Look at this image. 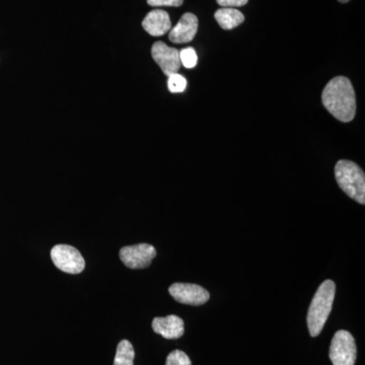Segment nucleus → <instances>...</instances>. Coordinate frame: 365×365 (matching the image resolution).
I'll return each instance as SVG.
<instances>
[{
	"label": "nucleus",
	"mask_w": 365,
	"mask_h": 365,
	"mask_svg": "<svg viewBox=\"0 0 365 365\" xmlns=\"http://www.w3.org/2000/svg\"><path fill=\"white\" fill-rule=\"evenodd\" d=\"M336 181L340 188L350 198L356 202L365 204V176L364 172L356 163L350 160H339L335 167Z\"/></svg>",
	"instance_id": "3"
},
{
	"label": "nucleus",
	"mask_w": 365,
	"mask_h": 365,
	"mask_svg": "<svg viewBox=\"0 0 365 365\" xmlns=\"http://www.w3.org/2000/svg\"><path fill=\"white\" fill-rule=\"evenodd\" d=\"M217 4L222 7H240L246 6L249 0H216Z\"/></svg>",
	"instance_id": "18"
},
{
	"label": "nucleus",
	"mask_w": 365,
	"mask_h": 365,
	"mask_svg": "<svg viewBox=\"0 0 365 365\" xmlns=\"http://www.w3.org/2000/svg\"><path fill=\"white\" fill-rule=\"evenodd\" d=\"M143 26L150 35L153 37H160L170 32L172 29V21L167 11L162 9H155L148 14L144 18Z\"/></svg>",
	"instance_id": "11"
},
{
	"label": "nucleus",
	"mask_w": 365,
	"mask_h": 365,
	"mask_svg": "<svg viewBox=\"0 0 365 365\" xmlns=\"http://www.w3.org/2000/svg\"><path fill=\"white\" fill-rule=\"evenodd\" d=\"M153 329L155 333L162 335L165 339H179L184 335V321L175 314H170L165 318H155L153 321Z\"/></svg>",
	"instance_id": "10"
},
{
	"label": "nucleus",
	"mask_w": 365,
	"mask_h": 365,
	"mask_svg": "<svg viewBox=\"0 0 365 365\" xmlns=\"http://www.w3.org/2000/svg\"><path fill=\"white\" fill-rule=\"evenodd\" d=\"M329 356L333 365H354L357 348L351 334L345 330L336 332L331 342Z\"/></svg>",
	"instance_id": "4"
},
{
	"label": "nucleus",
	"mask_w": 365,
	"mask_h": 365,
	"mask_svg": "<svg viewBox=\"0 0 365 365\" xmlns=\"http://www.w3.org/2000/svg\"><path fill=\"white\" fill-rule=\"evenodd\" d=\"M134 357H135V352H134L133 346L128 340H122L118 344L114 365H134Z\"/></svg>",
	"instance_id": "13"
},
{
	"label": "nucleus",
	"mask_w": 365,
	"mask_h": 365,
	"mask_svg": "<svg viewBox=\"0 0 365 365\" xmlns=\"http://www.w3.org/2000/svg\"><path fill=\"white\" fill-rule=\"evenodd\" d=\"M335 292L336 285L332 280L324 281L317 290L309 306L307 319L312 337H317L323 330L329 314L332 311Z\"/></svg>",
	"instance_id": "2"
},
{
	"label": "nucleus",
	"mask_w": 365,
	"mask_h": 365,
	"mask_svg": "<svg viewBox=\"0 0 365 365\" xmlns=\"http://www.w3.org/2000/svg\"><path fill=\"white\" fill-rule=\"evenodd\" d=\"M50 255L54 265L62 272L79 274L86 267V261L81 252L68 245H56Z\"/></svg>",
	"instance_id": "5"
},
{
	"label": "nucleus",
	"mask_w": 365,
	"mask_h": 365,
	"mask_svg": "<svg viewBox=\"0 0 365 365\" xmlns=\"http://www.w3.org/2000/svg\"><path fill=\"white\" fill-rule=\"evenodd\" d=\"M215 18L223 30H232L245 21L244 14L232 7H222L218 9L215 14Z\"/></svg>",
	"instance_id": "12"
},
{
	"label": "nucleus",
	"mask_w": 365,
	"mask_h": 365,
	"mask_svg": "<svg viewBox=\"0 0 365 365\" xmlns=\"http://www.w3.org/2000/svg\"><path fill=\"white\" fill-rule=\"evenodd\" d=\"M340 2H342V4H346V2L350 1V0H339Z\"/></svg>",
	"instance_id": "19"
},
{
	"label": "nucleus",
	"mask_w": 365,
	"mask_h": 365,
	"mask_svg": "<svg viewBox=\"0 0 365 365\" xmlns=\"http://www.w3.org/2000/svg\"><path fill=\"white\" fill-rule=\"evenodd\" d=\"M180 60H181L182 66L186 67V68H193L196 66L198 57H197L195 50L192 47H188L180 51Z\"/></svg>",
	"instance_id": "15"
},
{
	"label": "nucleus",
	"mask_w": 365,
	"mask_h": 365,
	"mask_svg": "<svg viewBox=\"0 0 365 365\" xmlns=\"http://www.w3.org/2000/svg\"><path fill=\"white\" fill-rule=\"evenodd\" d=\"M165 365H192V364L186 353L181 350H175L168 355Z\"/></svg>",
	"instance_id": "16"
},
{
	"label": "nucleus",
	"mask_w": 365,
	"mask_h": 365,
	"mask_svg": "<svg viewBox=\"0 0 365 365\" xmlns=\"http://www.w3.org/2000/svg\"><path fill=\"white\" fill-rule=\"evenodd\" d=\"M198 30V19L195 14L187 13L174 28L170 29L169 39L176 44H184L194 39Z\"/></svg>",
	"instance_id": "9"
},
{
	"label": "nucleus",
	"mask_w": 365,
	"mask_h": 365,
	"mask_svg": "<svg viewBox=\"0 0 365 365\" xmlns=\"http://www.w3.org/2000/svg\"><path fill=\"white\" fill-rule=\"evenodd\" d=\"M322 101L329 113L341 122L352 121L356 113L354 88L344 76L333 78L324 88Z\"/></svg>",
	"instance_id": "1"
},
{
	"label": "nucleus",
	"mask_w": 365,
	"mask_h": 365,
	"mask_svg": "<svg viewBox=\"0 0 365 365\" xmlns=\"http://www.w3.org/2000/svg\"><path fill=\"white\" fill-rule=\"evenodd\" d=\"M169 292L176 302L189 306H202L210 299L205 288L191 283H174L170 285Z\"/></svg>",
	"instance_id": "7"
},
{
	"label": "nucleus",
	"mask_w": 365,
	"mask_h": 365,
	"mask_svg": "<svg viewBox=\"0 0 365 365\" xmlns=\"http://www.w3.org/2000/svg\"><path fill=\"white\" fill-rule=\"evenodd\" d=\"M151 55L167 76L178 73L181 68L180 51L176 48L169 47L163 42H157L153 46Z\"/></svg>",
	"instance_id": "8"
},
{
	"label": "nucleus",
	"mask_w": 365,
	"mask_h": 365,
	"mask_svg": "<svg viewBox=\"0 0 365 365\" xmlns=\"http://www.w3.org/2000/svg\"><path fill=\"white\" fill-rule=\"evenodd\" d=\"M168 78H169L168 88H169L170 93H182V91L186 90L187 81L181 74L174 73L172 76H168Z\"/></svg>",
	"instance_id": "14"
},
{
	"label": "nucleus",
	"mask_w": 365,
	"mask_h": 365,
	"mask_svg": "<svg viewBox=\"0 0 365 365\" xmlns=\"http://www.w3.org/2000/svg\"><path fill=\"white\" fill-rule=\"evenodd\" d=\"M120 259L126 267L144 269L150 265L157 256V250L150 244H138L120 250Z\"/></svg>",
	"instance_id": "6"
},
{
	"label": "nucleus",
	"mask_w": 365,
	"mask_h": 365,
	"mask_svg": "<svg viewBox=\"0 0 365 365\" xmlns=\"http://www.w3.org/2000/svg\"><path fill=\"white\" fill-rule=\"evenodd\" d=\"M184 0H148L151 6H181Z\"/></svg>",
	"instance_id": "17"
}]
</instances>
